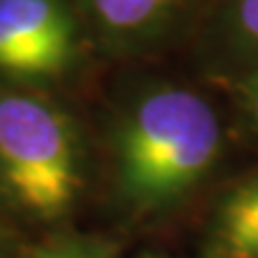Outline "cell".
<instances>
[{"instance_id":"6da1fadb","label":"cell","mask_w":258,"mask_h":258,"mask_svg":"<svg viewBox=\"0 0 258 258\" xmlns=\"http://www.w3.org/2000/svg\"><path fill=\"white\" fill-rule=\"evenodd\" d=\"M220 120L203 96L160 86L139 96L115 134V194L132 220L179 208L211 175Z\"/></svg>"},{"instance_id":"7a4b0ae2","label":"cell","mask_w":258,"mask_h":258,"mask_svg":"<svg viewBox=\"0 0 258 258\" xmlns=\"http://www.w3.org/2000/svg\"><path fill=\"white\" fill-rule=\"evenodd\" d=\"M84 186L82 148L72 120L53 103L0 93V191L29 220L70 215Z\"/></svg>"},{"instance_id":"3957f363","label":"cell","mask_w":258,"mask_h":258,"mask_svg":"<svg viewBox=\"0 0 258 258\" xmlns=\"http://www.w3.org/2000/svg\"><path fill=\"white\" fill-rule=\"evenodd\" d=\"M74 57V27L60 0H0V74L53 79Z\"/></svg>"},{"instance_id":"277c9868","label":"cell","mask_w":258,"mask_h":258,"mask_svg":"<svg viewBox=\"0 0 258 258\" xmlns=\"http://www.w3.org/2000/svg\"><path fill=\"white\" fill-rule=\"evenodd\" d=\"M213 258H258V177L232 189L215 213Z\"/></svg>"},{"instance_id":"5b68a950","label":"cell","mask_w":258,"mask_h":258,"mask_svg":"<svg viewBox=\"0 0 258 258\" xmlns=\"http://www.w3.org/2000/svg\"><path fill=\"white\" fill-rule=\"evenodd\" d=\"M172 0H91L93 12L105 29L134 34L151 27Z\"/></svg>"},{"instance_id":"8992f818","label":"cell","mask_w":258,"mask_h":258,"mask_svg":"<svg viewBox=\"0 0 258 258\" xmlns=\"http://www.w3.org/2000/svg\"><path fill=\"white\" fill-rule=\"evenodd\" d=\"M29 258H115L108 241L93 237H62L36 249Z\"/></svg>"},{"instance_id":"52a82bcc","label":"cell","mask_w":258,"mask_h":258,"mask_svg":"<svg viewBox=\"0 0 258 258\" xmlns=\"http://www.w3.org/2000/svg\"><path fill=\"white\" fill-rule=\"evenodd\" d=\"M232 24L241 46L258 53V0H237Z\"/></svg>"},{"instance_id":"ba28073f","label":"cell","mask_w":258,"mask_h":258,"mask_svg":"<svg viewBox=\"0 0 258 258\" xmlns=\"http://www.w3.org/2000/svg\"><path fill=\"white\" fill-rule=\"evenodd\" d=\"M241 105H244V112H246L249 122L258 132V70H253L241 82Z\"/></svg>"}]
</instances>
